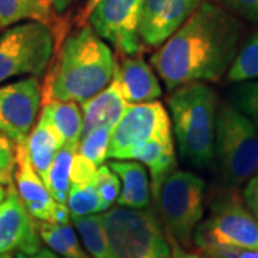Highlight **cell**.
<instances>
[{
	"label": "cell",
	"instance_id": "cell-27",
	"mask_svg": "<svg viewBox=\"0 0 258 258\" xmlns=\"http://www.w3.org/2000/svg\"><path fill=\"white\" fill-rule=\"evenodd\" d=\"M112 129L98 128L91 131L81 138L78 152L92 161L96 166L103 165L105 159H108V148L111 141Z\"/></svg>",
	"mask_w": 258,
	"mask_h": 258
},
{
	"label": "cell",
	"instance_id": "cell-30",
	"mask_svg": "<svg viewBox=\"0 0 258 258\" xmlns=\"http://www.w3.org/2000/svg\"><path fill=\"white\" fill-rule=\"evenodd\" d=\"M16 169V154L15 145L5 135L0 134V185L13 184Z\"/></svg>",
	"mask_w": 258,
	"mask_h": 258
},
{
	"label": "cell",
	"instance_id": "cell-11",
	"mask_svg": "<svg viewBox=\"0 0 258 258\" xmlns=\"http://www.w3.org/2000/svg\"><path fill=\"white\" fill-rule=\"evenodd\" d=\"M42 106V86L28 76L0 86V134L13 145L26 144Z\"/></svg>",
	"mask_w": 258,
	"mask_h": 258
},
{
	"label": "cell",
	"instance_id": "cell-32",
	"mask_svg": "<svg viewBox=\"0 0 258 258\" xmlns=\"http://www.w3.org/2000/svg\"><path fill=\"white\" fill-rule=\"evenodd\" d=\"M99 166H96L92 161L76 152L72 162V171H71V185L74 184H85V182H92L96 175Z\"/></svg>",
	"mask_w": 258,
	"mask_h": 258
},
{
	"label": "cell",
	"instance_id": "cell-33",
	"mask_svg": "<svg viewBox=\"0 0 258 258\" xmlns=\"http://www.w3.org/2000/svg\"><path fill=\"white\" fill-rule=\"evenodd\" d=\"M242 201L258 220V171L247 181L242 191Z\"/></svg>",
	"mask_w": 258,
	"mask_h": 258
},
{
	"label": "cell",
	"instance_id": "cell-16",
	"mask_svg": "<svg viewBox=\"0 0 258 258\" xmlns=\"http://www.w3.org/2000/svg\"><path fill=\"white\" fill-rule=\"evenodd\" d=\"M128 108V102L125 101L119 83L113 78L112 82L96 93L89 101L83 102L81 105L83 116L82 135L81 138L89 134L91 131L98 128H109L119 122L122 115Z\"/></svg>",
	"mask_w": 258,
	"mask_h": 258
},
{
	"label": "cell",
	"instance_id": "cell-15",
	"mask_svg": "<svg viewBox=\"0 0 258 258\" xmlns=\"http://www.w3.org/2000/svg\"><path fill=\"white\" fill-rule=\"evenodd\" d=\"M113 78L119 83L128 105L155 102L162 95L158 76L139 55L123 56L119 63H116Z\"/></svg>",
	"mask_w": 258,
	"mask_h": 258
},
{
	"label": "cell",
	"instance_id": "cell-18",
	"mask_svg": "<svg viewBox=\"0 0 258 258\" xmlns=\"http://www.w3.org/2000/svg\"><path fill=\"white\" fill-rule=\"evenodd\" d=\"M128 159H135L144 164L149 171L151 194L152 198H155L166 176L176 169L174 138L157 139L138 145L131 151Z\"/></svg>",
	"mask_w": 258,
	"mask_h": 258
},
{
	"label": "cell",
	"instance_id": "cell-23",
	"mask_svg": "<svg viewBox=\"0 0 258 258\" xmlns=\"http://www.w3.org/2000/svg\"><path fill=\"white\" fill-rule=\"evenodd\" d=\"M75 230L78 231L83 247L92 258H112L111 247L103 225L102 214L86 217H72Z\"/></svg>",
	"mask_w": 258,
	"mask_h": 258
},
{
	"label": "cell",
	"instance_id": "cell-29",
	"mask_svg": "<svg viewBox=\"0 0 258 258\" xmlns=\"http://www.w3.org/2000/svg\"><path fill=\"white\" fill-rule=\"evenodd\" d=\"M93 185L105 207V211L111 210L120 192V182L118 175L108 165H101L96 171Z\"/></svg>",
	"mask_w": 258,
	"mask_h": 258
},
{
	"label": "cell",
	"instance_id": "cell-35",
	"mask_svg": "<svg viewBox=\"0 0 258 258\" xmlns=\"http://www.w3.org/2000/svg\"><path fill=\"white\" fill-rule=\"evenodd\" d=\"M71 220H72V217H71V211H69L68 205L56 203L53 215H52V222L53 224H69Z\"/></svg>",
	"mask_w": 258,
	"mask_h": 258
},
{
	"label": "cell",
	"instance_id": "cell-28",
	"mask_svg": "<svg viewBox=\"0 0 258 258\" xmlns=\"http://www.w3.org/2000/svg\"><path fill=\"white\" fill-rule=\"evenodd\" d=\"M231 95L232 105L258 128V81L241 82Z\"/></svg>",
	"mask_w": 258,
	"mask_h": 258
},
{
	"label": "cell",
	"instance_id": "cell-17",
	"mask_svg": "<svg viewBox=\"0 0 258 258\" xmlns=\"http://www.w3.org/2000/svg\"><path fill=\"white\" fill-rule=\"evenodd\" d=\"M108 166L122 181V191L116 200L118 207L128 210L151 207V184L145 166L138 161H111Z\"/></svg>",
	"mask_w": 258,
	"mask_h": 258
},
{
	"label": "cell",
	"instance_id": "cell-4",
	"mask_svg": "<svg viewBox=\"0 0 258 258\" xmlns=\"http://www.w3.org/2000/svg\"><path fill=\"white\" fill-rule=\"evenodd\" d=\"M112 258H200L164 227L155 210L113 207L102 214Z\"/></svg>",
	"mask_w": 258,
	"mask_h": 258
},
{
	"label": "cell",
	"instance_id": "cell-37",
	"mask_svg": "<svg viewBox=\"0 0 258 258\" xmlns=\"http://www.w3.org/2000/svg\"><path fill=\"white\" fill-rule=\"evenodd\" d=\"M16 258H63V257H60L59 254H56L55 251H52L50 248L40 247V248L37 249L36 252H33V254H23V252H18Z\"/></svg>",
	"mask_w": 258,
	"mask_h": 258
},
{
	"label": "cell",
	"instance_id": "cell-8",
	"mask_svg": "<svg viewBox=\"0 0 258 258\" xmlns=\"http://www.w3.org/2000/svg\"><path fill=\"white\" fill-rule=\"evenodd\" d=\"M194 244L200 251L214 247L258 251V220L235 189H225L214 200L210 215L198 225Z\"/></svg>",
	"mask_w": 258,
	"mask_h": 258
},
{
	"label": "cell",
	"instance_id": "cell-38",
	"mask_svg": "<svg viewBox=\"0 0 258 258\" xmlns=\"http://www.w3.org/2000/svg\"><path fill=\"white\" fill-rule=\"evenodd\" d=\"M42 2H45L49 6H52L56 13L59 15V13H62V12L68 9L74 0H42Z\"/></svg>",
	"mask_w": 258,
	"mask_h": 258
},
{
	"label": "cell",
	"instance_id": "cell-24",
	"mask_svg": "<svg viewBox=\"0 0 258 258\" xmlns=\"http://www.w3.org/2000/svg\"><path fill=\"white\" fill-rule=\"evenodd\" d=\"M78 148L63 145L56 154L46 178V188L56 203L66 204L71 189V171Z\"/></svg>",
	"mask_w": 258,
	"mask_h": 258
},
{
	"label": "cell",
	"instance_id": "cell-22",
	"mask_svg": "<svg viewBox=\"0 0 258 258\" xmlns=\"http://www.w3.org/2000/svg\"><path fill=\"white\" fill-rule=\"evenodd\" d=\"M37 231L42 242L47 248L55 251L63 258H92L86 249H83L81 241L71 224H53V222H36Z\"/></svg>",
	"mask_w": 258,
	"mask_h": 258
},
{
	"label": "cell",
	"instance_id": "cell-19",
	"mask_svg": "<svg viewBox=\"0 0 258 258\" xmlns=\"http://www.w3.org/2000/svg\"><path fill=\"white\" fill-rule=\"evenodd\" d=\"M26 147L30 162L37 175L42 178L43 182H46L49 168L59 149L63 147V141L45 112H40L37 116L36 123L29 134Z\"/></svg>",
	"mask_w": 258,
	"mask_h": 258
},
{
	"label": "cell",
	"instance_id": "cell-12",
	"mask_svg": "<svg viewBox=\"0 0 258 258\" xmlns=\"http://www.w3.org/2000/svg\"><path fill=\"white\" fill-rule=\"evenodd\" d=\"M42 247L36 222L19 197L16 186L6 188V195L0 203V255L19 251L33 254Z\"/></svg>",
	"mask_w": 258,
	"mask_h": 258
},
{
	"label": "cell",
	"instance_id": "cell-36",
	"mask_svg": "<svg viewBox=\"0 0 258 258\" xmlns=\"http://www.w3.org/2000/svg\"><path fill=\"white\" fill-rule=\"evenodd\" d=\"M101 0H86L85 2V6L82 8V10L79 12V15L75 18V23L81 28L83 25H86V22H88V19L91 16V13L93 12V9L98 6V3H99Z\"/></svg>",
	"mask_w": 258,
	"mask_h": 258
},
{
	"label": "cell",
	"instance_id": "cell-5",
	"mask_svg": "<svg viewBox=\"0 0 258 258\" xmlns=\"http://www.w3.org/2000/svg\"><path fill=\"white\" fill-rule=\"evenodd\" d=\"M214 159L225 189H237L258 171V128L232 103L217 113Z\"/></svg>",
	"mask_w": 258,
	"mask_h": 258
},
{
	"label": "cell",
	"instance_id": "cell-2",
	"mask_svg": "<svg viewBox=\"0 0 258 258\" xmlns=\"http://www.w3.org/2000/svg\"><path fill=\"white\" fill-rule=\"evenodd\" d=\"M116 59L89 25L72 32L57 46L42 86V106L50 102L89 101L113 79Z\"/></svg>",
	"mask_w": 258,
	"mask_h": 258
},
{
	"label": "cell",
	"instance_id": "cell-40",
	"mask_svg": "<svg viewBox=\"0 0 258 258\" xmlns=\"http://www.w3.org/2000/svg\"><path fill=\"white\" fill-rule=\"evenodd\" d=\"M5 195H6V189L0 185V203L3 201V198H5Z\"/></svg>",
	"mask_w": 258,
	"mask_h": 258
},
{
	"label": "cell",
	"instance_id": "cell-13",
	"mask_svg": "<svg viewBox=\"0 0 258 258\" xmlns=\"http://www.w3.org/2000/svg\"><path fill=\"white\" fill-rule=\"evenodd\" d=\"M203 0H144L139 37L144 45L158 47L185 23Z\"/></svg>",
	"mask_w": 258,
	"mask_h": 258
},
{
	"label": "cell",
	"instance_id": "cell-41",
	"mask_svg": "<svg viewBox=\"0 0 258 258\" xmlns=\"http://www.w3.org/2000/svg\"><path fill=\"white\" fill-rule=\"evenodd\" d=\"M5 258H12V255H10V254H6V255H5Z\"/></svg>",
	"mask_w": 258,
	"mask_h": 258
},
{
	"label": "cell",
	"instance_id": "cell-7",
	"mask_svg": "<svg viewBox=\"0 0 258 258\" xmlns=\"http://www.w3.org/2000/svg\"><path fill=\"white\" fill-rule=\"evenodd\" d=\"M59 46L53 29L28 20L0 35V83L19 76H40L46 72Z\"/></svg>",
	"mask_w": 258,
	"mask_h": 258
},
{
	"label": "cell",
	"instance_id": "cell-6",
	"mask_svg": "<svg viewBox=\"0 0 258 258\" xmlns=\"http://www.w3.org/2000/svg\"><path fill=\"white\" fill-rule=\"evenodd\" d=\"M154 201L164 227L184 248H192L195 231L204 218L203 178L191 171L174 169L162 182Z\"/></svg>",
	"mask_w": 258,
	"mask_h": 258
},
{
	"label": "cell",
	"instance_id": "cell-42",
	"mask_svg": "<svg viewBox=\"0 0 258 258\" xmlns=\"http://www.w3.org/2000/svg\"><path fill=\"white\" fill-rule=\"evenodd\" d=\"M5 255H6V254H5ZM5 255H0V258H5Z\"/></svg>",
	"mask_w": 258,
	"mask_h": 258
},
{
	"label": "cell",
	"instance_id": "cell-26",
	"mask_svg": "<svg viewBox=\"0 0 258 258\" xmlns=\"http://www.w3.org/2000/svg\"><path fill=\"white\" fill-rule=\"evenodd\" d=\"M66 205L71 211V217H86L105 211L99 195L92 182L71 185Z\"/></svg>",
	"mask_w": 258,
	"mask_h": 258
},
{
	"label": "cell",
	"instance_id": "cell-21",
	"mask_svg": "<svg viewBox=\"0 0 258 258\" xmlns=\"http://www.w3.org/2000/svg\"><path fill=\"white\" fill-rule=\"evenodd\" d=\"M42 112H45L52 125L59 132L63 145L75 147L79 149L81 135H82L83 116L82 109L76 102H50L43 105Z\"/></svg>",
	"mask_w": 258,
	"mask_h": 258
},
{
	"label": "cell",
	"instance_id": "cell-25",
	"mask_svg": "<svg viewBox=\"0 0 258 258\" xmlns=\"http://www.w3.org/2000/svg\"><path fill=\"white\" fill-rule=\"evenodd\" d=\"M230 82L241 83L258 79V32L240 47L227 72Z\"/></svg>",
	"mask_w": 258,
	"mask_h": 258
},
{
	"label": "cell",
	"instance_id": "cell-31",
	"mask_svg": "<svg viewBox=\"0 0 258 258\" xmlns=\"http://www.w3.org/2000/svg\"><path fill=\"white\" fill-rule=\"evenodd\" d=\"M217 5L230 13L245 19L248 22H258V0H215Z\"/></svg>",
	"mask_w": 258,
	"mask_h": 258
},
{
	"label": "cell",
	"instance_id": "cell-3",
	"mask_svg": "<svg viewBox=\"0 0 258 258\" xmlns=\"http://www.w3.org/2000/svg\"><path fill=\"white\" fill-rule=\"evenodd\" d=\"M166 103L179 155L197 168L211 165L218 113L217 93L205 82L186 83L172 89Z\"/></svg>",
	"mask_w": 258,
	"mask_h": 258
},
{
	"label": "cell",
	"instance_id": "cell-34",
	"mask_svg": "<svg viewBox=\"0 0 258 258\" xmlns=\"http://www.w3.org/2000/svg\"><path fill=\"white\" fill-rule=\"evenodd\" d=\"M207 252H215L224 257L228 258H258L257 249H245V248H235V247H214V248L204 249ZM201 251V252H204Z\"/></svg>",
	"mask_w": 258,
	"mask_h": 258
},
{
	"label": "cell",
	"instance_id": "cell-39",
	"mask_svg": "<svg viewBox=\"0 0 258 258\" xmlns=\"http://www.w3.org/2000/svg\"><path fill=\"white\" fill-rule=\"evenodd\" d=\"M200 258H201V255H200ZM203 258H228V257H224V255L215 254V252H207V251H204Z\"/></svg>",
	"mask_w": 258,
	"mask_h": 258
},
{
	"label": "cell",
	"instance_id": "cell-9",
	"mask_svg": "<svg viewBox=\"0 0 258 258\" xmlns=\"http://www.w3.org/2000/svg\"><path fill=\"white\" fill-rule=\"evenodd\" d=\"M169 138H174L171 119L161 102L128 105L119 122L112 129L108 158L126 161L135 147L149 141Z\"/></svg>",
	"mask_w": 258,
	"mask_h": 258
},
{
	"label": "cell",
	"instance_id": "cell-1",
	"mask_svg": "<svg viewBox=\"0 0 258 258\" xmlns=\"http://www.w3.org/2000/svg\"><path fill=\"white\" fill-rule=\"evenodd\" d=\"M241 36L242 25L235 15L203 0L149 63L169 91L186 83L218 82L240 50Z\"/></svg>",
	"mask_w": 258,
	"mask_h": 258
},
{
	"label": "cell",
	"instance_id": "cell-20",
	"mask_svg": "<svg viewBox=\"0 0 258 258\" xmlns=\"http://www.w3.org/2000/svg\"><path fill=\"white\" fill-rule=\"evenodd\" d=\"M23 20L49 25L59 40L64 39V23L47 3L42 0H0V29H8Z\"/></svg>",
	"mask_w": 258,
	"mask_h": 258
},
{
	"label": "cell",
	"instance_id": "cell-14",
	"mask_svg": "<svg viewBox=\"0 0 258 258\" xmlns=\"http://www.w3.org/2000/svg\"><path fill=\"white\" fill-rule=\"evenodd\" d=\"M15 154H16V169H15L16 191L22 203L33 220L52 222L56 201L52 198L45 182L37 175V172L32 165L26 144L15 145Z\"/></svg>",
	"mask_w": 258,
	"mask_h": 258
},
{
	"label": "cell",
	"instance_id": "cell-10",
	"mask_svg": "<svg viewBox=\"0 0 258 258\" xmlns=\"http://www.w3.org/2000/svg\"><path fill=\"white\" fill-rule=\"evenodd\" d=\"M142 3L144 0H101L88 19L89 26L119 55H139Z\"/></svg>",
	"mask_w": 258,
	"mask_h": 258
}]
</instances>
